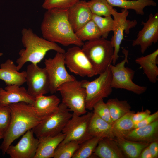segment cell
<instances>
[{
    "instance_id": "836d02e7",
    "label": "cell",
    "mask_w": 158,
    "mask_h": 158,
    "mask_svg": "<svg viewBox=\"0 0 158 158\" xmlns=\"http://www.w3.org/2000/svg\"><path fill=\"white\" fill-rule=\"evenodd\" d=\"M80 0H44L42 8L48 10L55 8L68 9Z\"/></svg>"
},
{
    "instance_id": "4dcf8cb0",
    "label": "cell",
    "mask_w": 158,
    "mask_h": 158,
    "mask_svg": "<svg viewBox=\"0 0 158 158\" xmlns=\"http://www.w3.org/2000/svg\"><path fill=\"white\" fill-rule=\"evenodd\" d=\"M92 19L95 23L101 34V37L107 39L109 32L113 31L115 22L111 16H99L92 14Z\"/></svg>"
},
{
    "instance_id": "ffe728a7",
    "label": "cell",
    "mask_w": 158,
    "mask_h": 158,
    "mask_svg": "<svg viewBox=\"0 0 158 158\" xmlns=\"http://www.w3.org/2000/svg\"><path fill=\"white\" fill-rule=\"evenodd\" d=\"M125 138L149 143L158 140V119L145 126L134 128Z\"/></svg>"
},
{
    "instance_id": "52a82bcc",
    "label": "cell",
    "mask_w": 158,
    "mask_h": 158,
    "mask_svg": "<svg viewBox=\"0 0 158 158\" xmlns=\"http://www.w3.org/2000/svg\"><path fill=\"white\" fill-rule=\"evenodd\" d=\"M57 91L61 95L62 102L73 113L81 115L87 113L86 92L82 80H76L66 82L58 87Z\"/></svg>"
},
{
    "instance_id": "d4e9b609",
    "label": "cell",
    "mask_w": 158,
    "mask_h": 158,
    "mask_svg": "<svg viewBox=\"0 0 158 158\" xmlns=\"http://www.w3.org/2000/svg\"><path fill=\"white\" fill-rule=\"evenodd\" d=\"M126 157L138 158L143 150L150 143L131 141L125 138H115Z\"/></svg>"
},
{
    "instance_id": "e575fe53",
    "label": "cell",
    "mask_w": 158,
    "mask_h": 158,
    "mask_svg": "<svg viewBox=\"0 0 158 158\" xmlns=\"http://www.w3.org/2000/svg\"><path fill=\"white\" fill-rule=\"evenodd\" d=\"M11 118V110L9 106L0 105V133L3 137L9 127Z\"/></svg>"
},
{
    "instance_id": "44dd1931",
    "label": "cell",
    "mask_w": 158,
    "mask_h": 158,
    "mask_svg": "<svg viewBox=\"0 0 158 158\" xmlns=\"http://www.w3.org/2000/svg\"><path fill=\"white\" fill-rule=\"evenodd\" d=\"M93 154L100 158H126L115 138H101Z\"/></svg>"
},
{
    "instance_id": "2e32d148",
    "label": "cell",
    "mask_w": 158,
    "mask_h": 158,
    "mask_svg": "<svg viewBox=\"0 0 158 158\" xmlns=\"http://www.w3.org/2000/svg\"><path fill=\"white\" fill-rule=\"evenodd\" d=\"M35 97L30 95L23 87L16 85H7L0 88V105L8 106L13 104L25 102L32 105Z\"/></svg>"
},
{
    "instance_id": "4316f807",
    "label": "cell",
    "mask_w": 158,
    "mask_h": 158,
    "mask_svg": "<svg viewBox=\"0 0 158 158\" xmlns=\"http://www.w3.org/2000/svg\"><path fill=\"white\" fill-rule=\"evenodd\" d=\"M133 113L132 111L113 122L112 130L115 138H125L134 128L132 119Z\"/></svg>"
},
{
    "instance_id": "6da1fadb",
    "label": "cell",
    "mask_w": 158,
    "mask_h": 158,
    "mask_svg": "<svg viewBox=\"0 0 158 158\" xmlns=\"http://www.w3.org/2000/svg\"><path fill=\"white\" fill-rule=\"evenodd\" d=\"M68 9L47 10L40 26L42 37L64 46L74 44L82 47L84 43L76 36L68 20Z\"/></svg>"
},
{
    "instance_id": "74e56055",
    "label": "cell",
    "mask_w": 158,
    "mask_h": 158,
    "mask_svg": "<svg viewBox=\"0 0 158 158\" xmlns=\"http://www.w3.org/2000/svg\"><path fill=\"white\" fill-rule=\"evenodd\" d=\"M151 113L148 109L145 111H138L136 113H133L132 116V119L134 125L141 121Z\"/></svg>"
},
{
    "instance_id": "603a6c76",
    "label": "cell",
    "mask_w": 158,
    "mask_h": 158,
    "mask_svg": "<svg viewBox=\"0 0 158 158\" xmlns=\"http://www.w3.org/2000/svg\"><path fill=\"white\" fill-rule=\"evenodd\" d=\"M158 56L157 49L150 54L138 57L135 60V63L140 66L149 81L154 83L158 80Z\"/></svg>"
},
{
    "instance_id": "ab89813d",
    "label": "cell",
    "mask_w": 158,
    "mask_h": 158,
    "mask_svg": "<svg viewBox=\"0 0 158 158\" xmlns=\"http://www.w3.org/2000/svg\"><path fill=\"white\" fill-rule=\"evenodd\" d=\"M138 158H153L148 146L143 150Z\"/></svg>"
},
{
    "instance_id": "d590c367",
    "label": "cell",
    "mask_w": 158,
    "mask_h": 158,
    "mask_svg": "<svg viewBox=\"0 0 158 158\" xmlns=\"http://www.w3.org/2000/svg\"><path fill=\"white\" fill-rule=\"evenodd\" d=\"M93 112L102 119L112 125V120L109 111L106 103L102 99L97 102L93 107Z\"/></svg>"
},
{
    "instance_id": "d6a6232c",
    "label": "cell",
    "mask_w": 158,
    "mask_h": 158,
    "mask_svg": "<svg viewBox=\"0 0 158 158\" xmlns=\"http://www.w3.org/2000/svg\"><path fill=\"white\" fill-rule=\"evenodd\" d=\"M79 145L75 141L61 142L55 150L53 158H72Z\"/></svg>"
},
{
    "instance_id": "60d3db41",
    "label": "cell",
    "mask_w": 158,
    "mask_h": 158,
    "mask_svg": "<svg viewBox=\"0 0 158 158\" xmlns=\"http://www.w3.org/2000/svg\"><path fill=\"white\" fill-rule=\"evenodd\" d=\"M3 136L0 133V140L3 139Z\"/></svg>"
},
{
    "instance_id": "8992f818",
    "label": "cell",
    "mask_w": 158,
    "mask_h": 158,
    "mask_svg": "<svg viewBox=\"0 0 158 158\" xmlns=\"http://www.w3.org/2000/svg\"><path fill=\"white\" fill-rule=\"evenodd\" d=\"M111 80L112 73L109 67L93 81L82 80V85L86 90L87 109L92 110L97 102L111 95L113 88L111 86Z\"/></svg>"
},
{
    "instance_id": "5b68a950",
    "label": "cell",
    "mask_w": 158,
    "mask_h": 158,
    "mask_svg": "<svg viewBox=\"0 0 158 158\" xmlns=\"http://www.w3.org/2000/svg\"><path fill=\"white\" fill-rule=\"evenodd\" d=\"M62 102L54 113L42 119L32 130L38 138L54 136L61 133L72 117V113Z\"/></svg>"
},
{
    "instance_id": "3957f363",
    "label": "cell",
    "mask_w": 158,
    "mask_h": 158,
    "mask_svg": "<svg viewBox=\"0 0 158 158\" xmlns=\"http://www.w3.org/2000/svg\"><path fill=\"white\" fill-rule=\"evenodd\" d=\"M21 42L25 48L19 51L16 63L18 71L27 62L37 64L51 50L64 54L65 51L56 43L40 37L30 28H23L21 32Z\"/></svg>"
},
{
    "instance_id": "83f0119b",
    "label": "cell",
    "mask_w": 158,
    "mask_h": 158,
    "mask_svg": "<svg viewBox=\"0 0 158 158\" xmlns=\"http://www.w3.org/2000/svg\"><path fill=\"white\" fill-rule=\"evenodd\" d=\"M106 103L113 122L132 111L131 107L126 100H120L116 98L111 99Z\"/></svg>"
},
{
    "instance_id": "ba28073f",
    "label": "cell",
    "mask_w": 158,
    "mask_h": 158,
    "mask_svg": "<svg viewBox=\"0 0 158 158\" xmlns=\"http://www.w3.org/2000/svg\"><path fill=\"white\" fill-rule=\"evenodd\" d=\"M125 55L124 59L116 65L111 64L109 68L112 73L111 86L112 88L127 90L137 95L144 93L147 88L139 85L133 81L135 71L125 66L128 63V51L124 49L122 51Z\"/></svg>"
},
{
    "instance_id": "277c9868",
    "label": "cell",
    "mask_w": 158,
    "mask_h": 158,
    "mask_svg": "<svg viewBox=\"0 0 158 158\" xmlns=\"http://www.w3.org/2000/svg\"><path fill=\"white\" fill-rule=\"evenodd\" d=\"M81 49L94 69L96 75L104 73L112 63L114 49L110 41L100 37L87 41Z\"/></svg>"
},
{
    "instance_id": "7a4b0ae2",
    "label": "cell",
    "mask_w": 158,
    "mask_h": 158,
    "mask_svg": "<svg viewBox=\"0 0 158 158\" xmlns=\"http://www.w3.org/2000/svg\"><path fill=\"white\" fill-rule=\"evenodd\" d=\"M8 106L11 110V118L0 146L3 155L15 140L32 129L42 120L36 113L31 104L21 102Z\"/></svg>"
},
{
    "instance_id": "5bb4252c",
    "label": "cell",
    "mask_w": 158,
    "mask_h": 158,
    "mask_svg": "<svg viewBox=\"0 0 158 158\" xmlns=\"http://www.w3.org/2000/svg\"><path fill=\"white\" fill-rule=\"evenodd\" d=\"M143 27L139 31L137 38L132 42L133 46H140L141 53L143 54L153 43L158 40V13H151L146 22H142Z\"/></svg>"
},
{
    "instance_id": "ac0fdd59",
    "label": "cell",
    "mask_w": 158,
    "mask_h": 158,
    "mask_svg": "<svg viewBox=\"0 0 158 158\" xmlns=\"http://www.w3.org/2000/svg\"><path fill=\"white\" fill-rule=\"evenodd\" d=\"M26 71L19 72L12 60L8 59L0 65V80L7 85L21 86L26 82Z\"/></svg>"
},
{
    "instance_id": "7c38bea8",
    "label": "cell",
    "mask_w": 158,
    "mask_h": 158,
    "mask_svg": "<svg viewBox=\"0 0 158 158\" xmlns=\"http://www.w3.org/2000/svg\"><path fill=\"white\" fill-rule=\"evenodd\" d=\"M26 72L25 83L30 95L35 97L50 92L49 78L45 68L31 63L28 66Z\"/></svg>"
},
{
    "instance_id": "9a60e30c",
    "label": "cell",
    "mask_w": 158,
    "mask_h": 158,
    "mask_svg": "<svg viewBox=\"0 0 158 158\" xmlns=\"http://www.w3.org/2000/svg\"><path fill=\"white\" fill-rule=\"evenodd\" d=\"M34 135L32 129L28 130L16 145L8 147L6 153L11 158H34L39 142Z\"/></svg>"
},
{
    "instance_id": "484cf974",
    "label": "cell",
    "mask_w": 158,
    "mask_h": 158,
    "mask_svg": "<svg viewBox=\"0 0 158 158\" xmlns=\"http://www.w3.org/2000/svg\"><path fill=\"white\" fill-rule=\"evenodd\" d=\"M113 7H118L128 10H134L136 14L143 15L144 9L147 6H156V3L153 0H106Z\"/></svg>"
},
{
    "instance_id": "1f68e13d",
    "label": "cell",
    "mask_w": 158,
    "mask_h": 158,
    "mask_svg": "<svg viewBox=\"0 0 158 158\" xmlns=\"http://www.w3.org/2000/svg\"><path fill=\"white\" fill-rule=\"evenodd\" d=\"M87 2L92 14L104 16L111 15L113 7L106 0H90Z\"/></svg>"
},
{
    "instance_id": "b9f144b4",
    "label": "cell",
    "mask_w": 158,
    "mask_h": 158,
    "mask_svg": "<svg viewBox=\"0 0 158 158\" xmlns=\"http://www.w3.org/2000/svg\"><path fill=\"white\" fill-rule=\"evenodd\" d=\"M3 55V54L0 52V56H2Z\"/></svg>"
},
{
    "instance_id": "7402d4cb",
    "label": "cell",
    "mask_w": 158,
    "mask_h": 158,
    "mask_svg": "<svg viewBox=\"0 0 158 158\" xmlns=\"http://www.w3.org/2000/svg\"><path fill=\"white\" fill-rule=\"evenodd\" d=\"M64 138V134L61 133L38 138L39 142L34 158H53L55 150Z\"/></svg>"
},
{
    "instance_id": "9c48e42d",
    "label": "cell",
    "mask_w": 158,
    "mask_h": 158,
    "mask_svg": "<svg viewBox=\"0 0 158 158\" xmlns=\"http://www.w3.org/2000/svg\"><path fill=\"white\" fill-rule=\"evenodd\" d=\"M44 63L49 78L51 94L56 92L62 84L76 80L67 71L63 54L56 52L53 58L46 59Z\"/></svg>"
},
{
    "instance_id": "8fae6325",
    "label": "cell",
    "mask_w": 158,
    "mask_h": 158,
    "mask_svg": "<svg viewBox=\"0 0 158 158\" xmlns=\"http://www.w3.org/2000/svg\"><path fill=\"white\" fill-rule=\"evenodd\" d=\"M65 65L72 73L81 77H91L96 75L89 60L80 47L69 48L63 54Z\"/></svg>"
},
{
    "instance_id": "30bf717a",
    "label": "cell",
    "mask_w": 158,
    "mask_h": 158,
    "mask_svg": "<svg viewBox=\"0 0 158 158\" xmlns=\"http://www.w3.org/2000/svg\"><path fill=\"white\" fill-rule=\"evenodd\" d=\"M93 111L81 115L72 113L62 133L65 138L61 143L75 141L79 144L92 137L88 134V129Z\"/></svg>"
},
{
    "instance_id": "f1b7e54d",
    "label": "cell",
    "mask_w": 158,
    "mask_h": 158,
    "mask_svg": "<svg viewBox=\"0 0 158 158\" xmlns=\"http://www.w3.org/2000/svg\"><path fill=\"white\" fill-rule=\"evenodd\" d=\"M83 42L91 41L101 37V34L94 22L91 19L75 32Z\"/></svg>"
},
{
    "instance_id": "8d00e7d4",
    "label": "cell",
    "mask_w": 158,
    "mask_h": 158,
    "mask_svg": "<svg viewBox=\"0 0 158 158\" xmlns=\"http://www.w3.org/2000/svg\"><path fill=\"white\" fill-rule=\"evenodd\" d=\"M158 118V111L150 114L141 121L134 125V128L147 126Z\"/></svg>"
},
{
    "instance_id": "4fadbf2b",
    "label": "cell",
    "mask_w": 158,
    "mask_h": 158,
    "mask_svg": "<svg viewBox=\"0 0 158 158\" xmlns=\"http://www.w3.org/2000/svg\"><path fill=\"white\" fill-rule=\"evenodd\" d=\"M129 12L127 9H122L120 13L113 9L111 15L113 16L115 25L113 31L114 35L111 39V44L114 49V54L112 62L115 65L118 60L120 45L123 39L124 32L128 34L130 28L135 27L137 24L136 20L130 21L127 20Z\"/></svg>"
},
{
    "instance_id": "e0dca14e",
    "label": "cell",
    "mask_w": 158,
    "mask_h": 158,
    "mask_svg": "<svg viewBox=\"0 0 158 158\" xmlns=\"http://www.w3.org/2000/svg\"><path fill=\"white\" fill-rule=\"evenodd\" d=\"M92 13L85 0H80L68 8V18L75 32L92 18Z\"/></svg>"
},
{
    "instance_id": "cb8c5ba5",
    "label": "cell",
    "mask_w": 158,
    "mask_h": 158,
    "mask_svg": "<svg viewBox=\"0 0 158 158\" xmlns=\"http://www.w3.org/2000/svg\"><path fill=\"white\" fill-rule=\"evenodd\" d=\"M88 133L92 137L115 138L112 131L111 125L93 112L89 126Z\"/></svg>"
},
{
    "instance_id": "f35d334b",
    "label": "cell",
    "mask_w": 158,
    "mask_h": 158,
    "mask_svg": "<svg viewBox=\"0 0 158 158\" xmlns=\"http://www.w3.org/2000/svg\"><path fill=\"white\" fill-rule=\"evenodd\" d=\"M153 158L158 157V140L150 143L148 146Z\"/></svg>"
},
{
    "instance_id": "f546056e",
    "label": "cell",
    "mask_w": 158,
    "mask_h": 158,
    "mask_svg": "<svg viewBox=\"0 0 158 158\" xmlns=\"http://www.w3.org/2000/svg\"><path fill=\"white\" fill-rule=\"evenodd\" d=\"M101 138L92 137L80 144L72 158L91 157Z\"/></svg>"
},
{
    "instance_id": "d6986e66",
    "label": "cell",
    "mask_w": 158,
    "mask_h": 158,
    "mask_svg": "<svg viewBox=\"0 0 158 158\" xmlns=\"http://www.w3.org/2000/svg\"><path fill=\"white\" fill-rule=\"evenodd\" d=\"M60 102L55 95H42L35 97L32 105L37 115L43 119L56 111Z\"/></svg>"
}]
</instances>
